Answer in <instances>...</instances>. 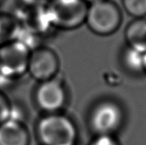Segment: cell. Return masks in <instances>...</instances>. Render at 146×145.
Returning <instances> with one entry per match:
<instances>
[{
    "label": "cell",
    "mask_w": 146,
    "mask_h": 145,
    "mask_svg": "<svg viewBox=\"0 0 146 145\" xmlns=\"http://www.w3.org/2000/svg\"><path fill=\"white\" fill-rule=\"evenodd\" d=\"M15 16V15H14ZM16 21L15 39L21 40L31 50L39 46L40 39L54 27L44 8L25 7L15 16Z\"/></svg>",
    "instance_id": "1"
},
{
    "label": "cell",
    "mask_w": 146,
    "mask_h": 145,
    "mask_svg": "<svg viewBox=\"0 0 146 145\" xmlns=\"http://www.w3.org/2000/svg\"><path fill=\"white\" fill-rule=\"evenodd\" d=\"M36 135L41 145H74L77 129L68 117L58 113L47 114L38 121Z\"/></svg>",
    "instance_id": "2"
},
{
    "label": "cell",
    "mask_w": 146,
    "mask_h": 145,
    "mask_svg": "<svg viewBox=\"0 0 146 145\" xmlns=\"http://www.w3.org/2000/svg\"><path fill=\"white\" fill-rule=\"evenodd\" d=\"M31 50L15 38L0 45V77L14 79L27 73Z\"/></svg>",
    "instance_id": "3"
},
{
    "label": "cell",
    "mask_w": 146,
    "mask_h": 145,
    "mask_svg": "<svg viewBox=\"0 0 146 145\" xmlns=\"http://www.w3.org/2000/svg\"><path fill=\"white\" fill-rule=\"evenodd\" d=\"M45 9L54 27L72 29L86 21L88 7L84 0H50Z\"/></svg>",
    "instance_id": "4"
},
{
    "label": "cell",
    "mask_w": 146,
    "mask_h": 145,
    "mask_svg": "<svg viewBox=\"0 0 146 145\" xmlns=\"http://www.w3.org/2000/svg\"><path fill=\"white\" fill-rule=\"evenodd\" d=\"M121 12L117 5L110 0H103L90 4L86 22L89 28L98 35H110L115 32L121 23Z\"/></svg>",
    "instance_id": "5"
},
{
    "label": "cell",
    "mask_w": 146,
    "mask_h": 145,
    "mask_svg": "<svg viewBox=\"0 0 146 145\" xmlns=\"http://www.w3.org/2000/svg\"><path fill=\"white\" fill-rule=\"evenodd\" d=\"M123 112L114 102H103L92 112L91 126L98 135H112L121 126Z\"/></svg>",
    "instance_id": "6"
},
{
    "label": "cell",
    "mask_w": 146,
    "mask_h": 145,
    "mask_svg": "<svg viewBox=\"0 0 146 145\" xmlns=\"http://www.w3.org/2000/svg\"><path fill=\"white\" fill-rule=\"evenodd\" d=\"M59 70V59L50 49L38 46L31 50L27 72L39 82L54 79Z\"/></svg>",
    "instance_id": "7"
},
{
    "label": "cell",
    "mask_w": 146,
    "mask_h": 145,
    "mask_svg": "<svg viewBox=\"0 0 146 145\" xmlns=\"http://www.w3.org/2000/svg\"><path fill=\"white\" fill-rule=\"evenodd\" d=\"M67 99L62 82L56 78L40 82L35 92V101L40 109L47 114L58 113Z\"/></svg>",
    "instance_id": "8"
},
{
    "label": "cell",
    "mask_w": 146,
    "mask_h": 145,
    "mask_svg": "<svg viewBox=\"0 0 146 145\" xmlns=\"http://www.w3.org/2000/svg\"><path fill=\"white\" fill-rule=\"evenodd\" d=\"M30 134L25 124L8 120L0 124V145H29Z\"/></svg>",
    "instance_id": "9"
},
{
    "label": "cell",
    "mask_w": 146,
    "mask_h": 145,
    "mask_svg": "<svg viewBox=\"0 0 146 145\" xmlns=\"http://www.w3.org/2000/svg\"><path fill=\"white\" fill-rule=\"evenodd\" d=\"M126 39L129 47L146 51V19L138 18L126 30Z\"/></svg>",
    "instance_id": "10"
},
{
    "label": "cell",
    "mask_w": 146,
    "mask_h": 145,
    "mask_svg": "<svg viewBox=\"0 0 146 145\" xmlns=\"http://www.w3.org/2000/svg\"><path fill=\"white\" fill-rule=\"evenodd\" d=\"M16 21L14 15L0 13V45L15 38Z\"/></svg>",
    "instance_id": "11"
},
{
    "label": "cell",
    "mask_w": 146,
    "mask_h": 145,
    "mask_svg": "<svg viewBox=\"0 0 146 145\" xmlns=\"http://www.w3.org/2000/svg\"><path fill=\"white\" fill-rule=\"evenodd\" d=\"M146 51L129 47L124 55V61L127 66L133 71H144Z\"/></svg>",
    "instance_id": "12"
},
{
    "label": "cell",
    "mask_w": 146,
    "mask_h": 145,
    "mask_svg": "<svg viewBox=\"0 0 146 145\" xmlns=\"http://www.w3.org/2000/svg\"><path fill=\"white\" fill-rule=\"evenodd\" d=\"M125 10L134 18H145L146 0H122Z\"/></svg>",
    "instance_id": "13"
},
{
    "label": "cell",
    "mask_w": 146,
    "mask_h": 145,
    "mask_svg": "<svg viewBox=\"0 0 146 145\" xmlns=\"http://www.w3.org/2000/svg\"><path fill=\"white\" fill-rule=\"evenodd\" d=\"M12 104L9 99L0 92V124L9 120L11 114Z\"/></svg>",
    "instance_id": "14"
},
{
    "label": "cell",
    "mask_w": 146,
    "mask_h": 145,
    "mask_svg": "<svg viewBox=\"0 0 146 145\" xmlns=\"http://www.w3.org/2000/svg\"><path fill=\"white\" fill-rule=\"evenodd\" d=\"M91 145H120L112 135H98Z\"/></svg>",
    "instance_id": "15"
},
{
    "label": "cell",
    "mask_w": 146,
    "mask_h": 145,
    "mask_svg": "<svg viewBox=\"0 0 146 145\" xmlns=\"http://www.w3.org/2000/svg\"><path fill=\"white\" fill-rule=\"evenodd\" d=\"M25 7L29 8H44L50 0H21Z\"/></svg>",
    "instance_id": "16"
},
{
    "label": "cell",
    "mask_w": 146,
    "mask_h": 145,
    "mask_svg": "<svg viewBox=\"0 0 146 145\" xmlns=\"http://www.w3.org/2000/svg\"><path fill=\"white\" fill-rule=\"evenodd\" d=\"M86 3H90V4H92V3H98V2H100V1H103V0H84Z\"/></svg>",
    "instance_id": "17"
},
{
    "label": "cell",
    "mask_w": 146,
    "mask_h": 145,
    "mask_svg": "<svg viewBox=\"0 0 146 145\" xmlns=\"http://www.w3.org/2000/svg\"><path fill=\"white\" fill-rule=\"evenodd\" d=\"M144 71L146 73V53H145V68H144Z\"/></svg>",
    "instance_id": "18"
},
{
    "label": "cell",
    "mask_w": 146,
    "mask_h": 145,
    "mask_svg": "<svg viewBox=\"0 0 146 145\" xmlns=\"http://www.w3.org/2000/svg\"><path fill=\"white\" fill-rule=\"evenodd\" d=\"M2 1H3V0H0V3H1V2H2Z\"/></svg>",
    "instance_id": "19"
}]
</instances>
